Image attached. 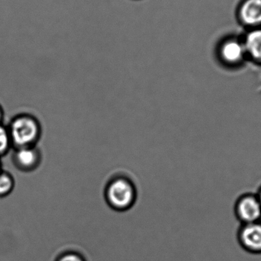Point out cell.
Here are the masks:
<instances>
[{"label":"cell","mask_w":261,"mask_h":261,"mask_svg":"<svg viewBox=\"0 0 261 261\" xmlns=\"http://www.w3.org/2000/svg\"><path fill=\"white\" fill-rule=\"evenodd\" d=\"M7 127L12 148L36 146L42 133L38 119L29 113L14 116Z\"/></svg>","instance_id":"6da1fadb"},{"label":"cell","mask_w":261,"mask_h":261,"mask_svg":"<svg viewBox=\"0 0 261 261\" xmlns=\"http://www.w3.org/2000/svg\"><path fill=\"white\" fill-rule=\"evenodd\" d=\"M104 196L106 202L112 210L128 211L136 202V187L128 176L119 175L109 181Z\"/></svg>","instance_id":"7a4b0ae2"},{"label":"cell","mask_w":261,"mask_h":261,"mask_svg":"<svg viewBox=\"0 0 261 261\" xmlns=\"http://www.w3.org/2000/svg\"><path fill=\"white\" fill-rule=\"evenodd\" d=\"M217 57L219 61L226 67H240L248 60L242 38L236 36L224 38L218 46Z\"/></svg>","instance_id":"3957f363"},{"label":"cell","mask_w":261,"mask_h":261,"mask_svg":"<svg viewBox=\"0 0 261 261\" xmlns=\"http://www.w3.org/2000/svg\"><path fill=\"white\" fill-rule=\"evenodd\" d=\"M234 215L241 225L261 221V204L257 195L244 194L234 205Z\"/></svg>","instance_id":"277c9868"},{"label":"cell","mask_w":261,"mask_h":261,"mask_svg":"<svg viewBox=\"0 0 261 261\" xmlns=\"http://www.w3.org/2000/svg\"><path fill=\"white\" fill-rule=\"evenodd\" d=\"M241 248L251 254H261V221L241 225L237 231Z\"/></svg>","instance_id":"5b68a950"},{"label":"cell","mask_w":261,"mask_h":261,"mask_svg":"<svg viewBox=\"0 0 261 261\" xmlns=\"http://www.w3.org/2000/svg\"><path fill=\"white\" fill-rule=\"evenodd\" d=\"M42 161L41 150L37 146L13 148L12 162L21 172L29 173L37 170Z\"/></svg>","instance_id":"8992f818"},{"label":"cell","mask_w":261,"mask_h":261,"mask_svg":"<svg viewBox=\"0 0 261 261\" xmlns=\"http://www.w3.org/2000/svg\"><path fill=\"white\" fill-rule=\"evenodd\" d=\"M237 17L248 29L261 27V0H242L238 7Z\"/></svg>","instance_id":"52a82bcc"},{"label":"cell","mask_w":261,"mask_h":261,"mask_svg":"<svg viewBox=\"0 0 261 261\" xmlns=\"http://www.w3.org/2000/svg\"><path fill=\"white\" fill-rule=\"evenodd\" d=\"M242 38L248 59L261 64V27L248 29Z\"/></svg>","instance_id":"ba28073f"},{"label":"cell","mask_w":261,"mask_h":261,"mask_svg":"<svg viewBox=\"0 0 261 261\" xmlns=\"http://www.w3.org/2000/svg\"><path fill=\"white\" fill-rule=\"evenodd\" d=\"M15 179L9 172H0V198L6 197L12 193L15 188Z\"/></svg>","instance_id":"9c48e42d"},{"label":"cell","mask_w":261,"mask_h":261,"mask_svg":"<svg viewBox=\"0 0 261 261\" xmlns=\"http://www.w3.org/2000/svg\"><path fill=\"white\" fill-rule=\"evenodd\" d=\"M12 148V141L9 136L8 127L0 124V158L9 153Z\"/></svg>","instance_id":"30bf717a"},{"label":"cell","mask_w":261,"mask_h":261,"mask_svg":"<svg viewBox=\"0 0 261 261\" xmlns=\"http://www.w3.org/2000/svg\"><path fill=\"white\" fill-rule=\"evenodd\" d=\"M55 261H87V259L79 251L67 250L60 254Z\"/></svg>","instance_id":"8fae6325"},{"label":"cell","mask_w":261,"mask_h":261,"mask_svg":"<svg viewBox=\"0 0 261 261\" xmlns=\"http://www.w3.org/2000/svg\"><path fill=\"white\" fill-rule=\"evenodd\" d=\"M3 119H4V110L3 107L0 105V124L3 123Z\"/></svg>","instance_id":"7c38bea8"},{"label":"cell","mask_w":261,"mask_h":261,"mask_svg":"<svg viewBox=\"0 0 261 261\" xmlns=\"http://www.w3.org/2000/svg\"><path fill=\"white\" fill-rule=\"evenodd\" d=\"M257 197H258L259 201H260V204H261V188L260 189V190H259V193L257 194Z\"/></svg>","instance_id":"4fadbf2b"},{"label":"cell","mask_w":261,"mask_h":261,"mask_svg":"<svg viewBox=\"0 0 261 261\" xmlns=\"http://www.w3.org/2000/svg\"><path fill=\"white\" fill-rule=\"evenodd\" d=\"M2 170H3V169H2V163L1 161H0V172H1Z\"/></svg>","instance_id":"5bb4252c"}]
</instances>
